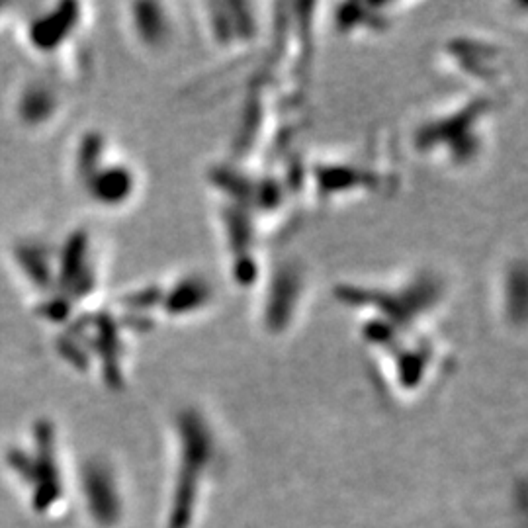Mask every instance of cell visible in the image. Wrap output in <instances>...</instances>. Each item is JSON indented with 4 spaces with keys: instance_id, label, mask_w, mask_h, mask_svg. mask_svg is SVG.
I'll use <instances>...</instances> for the list:
<instances>
[{
    "instance_id": "1",
    "label": "cell",
    "mask_w": 528,
    "mask_h": 528,
    "mask_svg": "<svg viewBox=\"0 0 528 528\" xmlns=\"http://www.w3.org/2000/svg\"><path fill=\"white\" fill-rule=\"evenodd\" d=\"M333 298L354 319L360 345L399 331L440 325L450 300L448 278L433 266H419L386 280L339 282Z\"/></svg>"
},
{
    "instance_id": "2",
    "label": "cell",
    "mask_w": 528,
    "mask_h": 528,
    "mask_svg": "<svg viewBox=\"0 0 528 528\" xmlns=\"http://www.w3.org/2000/svg\"><path fill=\"white\" fill-rule=\"evenodd\" d=\"M501 98L470 92L423 114L409 130L417 159L442 171L464 173L478 167L489 149Z\"/></svg>"
},
{
    "instance_id": "3",
    "label": "cell",
    "mask_w": 528,
    "mask_h": 528,
    "mask_svg": "<svg viewBox=\"0 0 528 528\" xmlns=\"http://www.w3.org/2000/svg\"><path fill=\"white\" fill-rule=\"evenodd\" d=\"M364 352L378 384L396 399H413L435 390L456 362L440 325L390 335Z\"/></svg>"
},
{
    "instance_id": "4",
    "label": "cell",
    "mask_w": 528,
    "mask_h": 528,
    "mask_svg": "<svg viewBox=\"0 0 528 528\" xmlns=\"http://www.w3.org/2000/svg\"><path fill=\"white\" fill-rule=\"evenodd\" d=\"M397 180L390 149L380 141L358 151L323 155L302 167L304 200L317 208H341L390 194Z\"/></svg>"
},
{
    "instance_id": "5",
    "label": "cell",
    "mask_w": 528,
    "mask_h": 528,
    "mask_svg": "<svg viewBox=\"0 0 528 528\" xmlns=\"http://www.w3.org/2000/svg\"><path fill=\"white\" fill-rule=\"evenodd\" d=\"M218 304V286L202 270H180L135 290L126 308L151 331L161 323L186 325Z\"/></svg>"
},
{
    "instance_id": "6",
    "label": "cell",
    "mask_w": 528,
    "mask_h": 528,
    "mask_svg": "<svg viewBox=\"0 0 528 528\" xmlns=\"http://www.w3.org/2000/svg\"><path fill=\"white\" fill-rule=\"evenodd\" d=\"M255 290L259 329L270 339H282L300 325L309 308V266L300 257H282L276 264H266Z\"/></svg>"
},
{
    "instance_id": "7",
    "label": "cell",
    "mask_w": 528,
    "mask_h": 528,
    "mask_svg": "<svg viewBox=\"0 0 528 528\" xmlns=\"http://www.w3.org/2000/svg\"><path fill=\"white\" fill-rule=\"evenodd\" d=\"M200 32L218 55L225 59H245L266 47L272 14H264L263 4L247 0L196 2Z\"/></svg>"
},
{
    "instance_id": "8",
    "label": "cell",
    "mask_w": 528,
    "mask_h": 528,
    "mask_svg": "<svg viewBox=\"0 0 528 528\" xmlns=\"http://www.w3.org/2000/svg\"><path fill=\"white\" fill-rule=\"evenodd\" d=\"M440 65L470 92L503 98L513 85V59L505 45L480 34H458L440 45Z\"/></svg>"
},
{
    "instance_id": "9",
    "label": "cell",
    "mask_w": 528,
    "mask_h": 528,
    "mask_svg": "<svg viewBox=\"0 0 528 528\" xmlns=\"http://www.w3.org/2000/svg\"><path fill=\"white\" fill-rule=\"evenodd\" d=\"M405 4L401 2H343L331 14L333 30L347 38L368 42L394 30Z\"/></svg>"
},
{
    "instance_id": "10",
    "label": "cell",
    "mask_w": 528,
    "mask_h": 528,
    "mask_svg": "<svg viewBox=\"0 0 528 528\" xmlns=\"http://www.w3.org/2000/svg\"><path fill=\"white\" fill-rule=\"evenodd\" d=\"M133 40L149 55H167L175 47L180 22L175 6L167 2H139L130 6Z\"/></svg>"
},
{
    "instance_id": "11",
    "label": "cell",
    "mask_w": 528,
    "mask_h": 528,
    "mask_svg": "<svg viewBox=\"0 0 528 528\" xmlns=\"http://www.w3.org/2000/svg\"><path fill=\"white\" fill-rule=\"evenodd\" d=\"M495 311L501 325L511 333H525L528 311L527 263L523 257H511L499 266L495 278Z\"/></svg>"
}]
</instances>
